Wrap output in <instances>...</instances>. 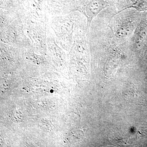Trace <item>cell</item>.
<instances>
[{
	"mask_svg": "<svg viewBox=\"0 0 147 147\" xmlns=\"http://www.w3.org/2000/svg\"><path fill=\"white\" fill-rule=\"evenodd\" d=\"M24 17L1 12V42L19 49L32 47L24 29Z\"/></svg>",
	"mask_w": 147,
	"mask_h": 147,
	"instance_id": "6da1fadb",
	"label": "cell"
},
{
	"mask_svg": "<svg viewBox=\"0 0 147 147\" xmlns=\"http://www.w3.org/2000/svg\"><path fill=\"white\" fill-rule=\"evenodd\" d=\"M24 29L34 51L45 54L47 50V32L50 25H46L25 15Z\"/></svg>",
	"mask_w": 147,
	"mask_h": 147,
	"instance_id": "7a4b0ae2",
	"label": "cell"
},
{
	"mask_svg": "<svg viewBox=\"0 0 147 147\" xmlns=\"http://www.w3.org/2000/svg\"><path fill=\"white\" fill-rule=\"evenodd\" d=\"M81 131L78 132V130L76 131H74L70 132L69 134L68 137V140L69 142H74L76 143L78 142V141L80 142L81 141V139L83 137V134H82Z\"/></svg>",
	"mask_w": 147,
	"mask_h": 147,
	"instance_id": "8992f818",
	"label": "cell"
},
{
	"mask_svg": "<svg viewBox=\"0 0 147 147\" xmlns=\"http://www.w3.org/2000/svg\"><path fill=\"white\" fill-rule=\"evenodd\" d=\"M79 0H48L51 15L62 16L74 11Z\"/></svg>",
	"mask_w": 147,
	"mask_h": 147,
	"instance_id": "5b68a950",
	"label": "cell"
},
{
	"mask_svg": "<svg viewBox=\"0 0 147 147\" xmlns=\"http://www.w3.org/2000/svg\"><path fill=\"white\" fill-rule=\"evenodd\" d=\"M50 26L55 34L58 44L63 49L67 50L70 47L72 24L68 15L53 16Z\"/></svg>",
	"mask_w": 147,
	"mask_h": 147,
	"instance_id": "3957f363",
	"label": "cell"
},
{
	"mask_svg": "<svg viewBox=\"0 0 147 147\" xmlns=\"http://www.w3.org/2000/svg\"><path fill=\"white\" fill-rule=\"evenodd\" d=\"M109 4L108 0H79L74 11L84 13L87 18V27L90 28L94 18Z\"/></svg>",
	"mask_w": 147,
	"mask_h": 147,
	"instance_id": "277c9868",
	"label": "cell"
}]
</instances>
